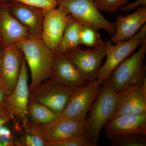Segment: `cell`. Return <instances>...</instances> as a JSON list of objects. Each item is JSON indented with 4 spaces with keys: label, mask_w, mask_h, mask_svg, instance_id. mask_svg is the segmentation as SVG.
<instances>
[{
    "label": "cell",
    "mask_w": 146,
    "mask_h": 146,
    "mask_svg": "<svg viewBox=\"0 0 146 146\" xmlns=\"http://www.w3.org/2000/svg\"><path fill=\"white\" fill-rule=\"evenodd\" d=\"M16 44L23 51L30 70L31 82L29 88L31 91L39 84L50 78L54 54L42 38H27Z\"/></svg>",
    "instance_id": "1"
},
{
    "label": "cell",
    "mask_w": 146,
    "mask_h": 146,
    "mask_svg": "<svg viewBox=\"0 0 146 146\" xmlns=\"http://www.w3.org/2000/svg\"><path fill=\"white\" fill-rule=\"evenodd\" d=\"M137 52L133 53L117 65L110 76L111 85L117 94L126 89L141 86L146 81L145 67L146 39L141 43Z\"/></svg>",
    "instance_id": "2"
},
{
    "label": "cell",
    "mask_w": 146,
    "mask_h": 146,
    "mask_svg": "<svg viewBox=\"0 0 146 146\" xmlns=\"http://www.w3.org/2000/svg\"><path fill=\"white\" fill-rule=\"evenodd\" d=\"M103 84L89 112L87 133L93 146L98 145L101 131L111 119L118 102V95L112 88L110 77Z\"/></svg>",
    "instance_id": "3"
},
{
    "label": "cell",
    "mask_w": 146,
    "mask_h": 146,
    "mask_svg": "<svg viewBox=\"0 0 146 146\" xmlns=\"http://www.w3.org/2000/svg\"><path fill=\"white\" fill-rule=\"evenodd\" d=\"M60 7L80 25L104 30L110 35L115 32V24L110 23L100 12L94 0H56Z\"/></svg>",
    "instance_id": "4"
},
{
    "label": "cell",
    "mask_w": 146,
    "mask_h": 146,
    "mask_svg": "<svg viewBox=\"0 0 146 146\" xmlns=\"http://www.w3.org/2000/svg\"><path fill=\"white\" fill-rule=\"evenodd\" d=\"M146 36V25L145 24L140 31L128 40L118 42L115 45L109 40L104 42L107 59L100 69L97 79L102 84H104L115 67L135 51Z\"/></svg>",
    "instance_id": "5"
},
{
    "label": "cell",
    "mask_w": 146,
    "mask_h": 146,
    "mask_svg": "<svg viewBox=\"0 0 146 146\" xmlns=\"http://www.w3.org/2000/svg\"><path fill=\"white\" fill-rule=\"evenodd\" d=\"M78 87H67L48 79L30 91L29 98L60 115Z\"/></svg>",
    "instance_id": "6"
},
{
    "label": "cell",
    "mask_w": 146,
    "mask_h": 146,
    "mask_svg": "<svg viewBox=\"0 0 146 146\" xmlns=\"http://www.w3.org/2000/svg\"><path fill=\"white\" fill-rule=\"evenodd\" d=\"M64 54L88 82L97 79L102 62L106 56L104 46L85 49L76 47Z\"/></svg>",
    "instance_id": "7"
},
{
    "label": "cell",
    "mask_w": 146,
    "mask_h": 146,
    "mask_svg": "<svg viewBox=\"0 0 146 146\" xmlns=\"http://www.w3.org/2000/svg\"><path fill=\"white\" fill-rule=\"evenodd\" d=\"M102 84L96 79L77 88L60 117L77 121L86 119L87 113L99 93Z\"/></svg>",
    "instance_id": "8"
},
{
    "label": "cell",
    "mask_w": 146,
    "mask_h": 146,
    "mask_svg": "<svg viewBox=\"0 0 146 146\" xmlns=\"http://www.w3.org/2000/svg\"><path fill=\"white\" fill-rule=\"evenodd\" d=\"M33 126L46 143L59 142L87 132L88 118L77 121L60 117L50 123Z\"/></svg>",
    "instance_id": "9"
},
{
    "label": "cell",
    "mask_w": 146,
    "mask_h": 146,
    "mask_svg": "<svg viewBox=\"0 0 146 146\" xmlns=\"http://www.w3.org/2000/svg\"><path fill=\"white\" fill-rule=\"evenodd\" d=\"M72 18L70 13L58 6L53 9L44 10L42 38L53 52L60 44Z\"/></svg>",
    "instance_id": "10"
},
{
    "label": "cell",
    "mask_w": 146,
    "mask_h": 146,
    "mask_svg": "<svg viewBox=\"0 0 146 146\" xmlns=\"http://www.w3.org/2000/svg\"><path fill=\"white\" fill-rule=\"evenodd\" d=\"M23 52L17 44L2 49L1 66V88L7 96L12 93L18 82Z\"/></svg>",
    "instance_id": "11"
},
{
    "label": "cell",
    "mask_w": 146,
    "mask_h": 146,
    "mask_svg": "<svg viewBox=\"0 0 146 146\" xmlns=\"http://www.w3.org/2000/svg\"><path fill=\"white\" fill-rule=\"evenodd\" d=\"M6 2L11 13L29 30L30 38H42L44 10L15 1Z\"/></svg>",
    "instance_id": "12"
},
{
    "label": "cell",
    "mask_w": 146,
    "mask_h": 146,
    "mask_svg": "<svg viewBox=\"0 0 146 146\" xmlns=\"http://www.w3.org/2000/svg\"><path fill=\"white\" fill-rule=\"evenodd\" d=\"M28 38L29 30L11 13L7 2L0 3V47L3 49Z\"/></svg>",
    "instance_id": "13"
},
{
    "label": "cell",
    "mask_w": 146,
    "mask_h": 146,
    "mask_svg": "<svg viewBox=\"0 0 146 146\" xmlns=\"http://www.w3.org/2000/svg\"><path fill=\"white\" fill-rule=\"evenodd\" d=\"M118 95L117 104L110 120L121 115L146 114V81L141 86L126 89Z\"/></svg>",
    "instance_id": "14"
},
{
    "label": "cell",
    "mask_w": 146,
    "mask_h": 146,
    "mask_svg": "<svg viewBox=\"0 0 146 146\" xmlns=\"http://www.w3.org/2000/svg\"><path fill=\"white\" fill-rule=\"evenodd\" d=\"M28 80V68L24 56L16 86L12 93L7 96L9 117L24 118L27 116V107L30 96Z\"/></svg>",
    "instance_id": "15"
},
{
    "label": "cell",
    "mask_w": 146,
    "mask_h": 146,
    "mask_svg": "<svg viewBox=\"0 0 146 146\" xmlns=\"http://www.w3.org/2000/svg\"><path fill=\"white\" fill-rule=\"evenodd\" d=\"M50 79L63 86L72 88L84 86L88 83L64 54L54 55Z\"/></svg>",
    "instance_id": "16"
},
{
    "label": "cell",
    "mask_w": 146,
    "mask_h": 146,
    "mask_svg": "<svg viewBox=\"0 0 146 146\" xmlns=\"http://www.w3.org/2000/svg\"><path fill=\"white\" fill-rule=\"evenodd\" d=\"M104 128L105 134L110 140L129 133L146 134V114L117 116L110 120Z\"/></svg>",
    "instance_id": "17"
},
{
    "label": "cell",
    "mask_w": 146,
    "mask_h": 146,
    "mask_svg": "<svg viewBox=\"0 0 146 146\" xmlns=\"http://www.w3.org/2000/svg\"><path fill=\"white\" fill-rule=\"evenodd\" d=\"M146 22V6L141 7L138 10L126 16H118L115 22V32L111 42H118L131 39L139 31Z\"/></svg>",
    "instance_id": "18"
},
{
    "label": "cell",
    "mask_w": 146,
    "mask_h": 146,
    "mask_svg": "<svg viewBox=\"0 0 146 146\" xmlns=\"http://www.w3.org/2000/svg\"><path fill=\"white\" fill-rule=\"evenodd\" d=\"M27 114L34 125L50 123L57 120L60 115L30 98L28 103Z\"/></svg>",
    "instance_id": "19"
},
{
    "label": "cell",
    "mask_w": 146,
    "mask_h": 146,
    "mask_svg": "<svg viewBox=\"0 0 146 146\" xmlns=\"http://www.w3.org/2000/svg\"><path fill=\"white\" fill-rule=\"evenodd\" d=\"M81 25L72 18L66 27L60 44L54 52V55L63 54L73 48L80 46L81 45L80 33Z\"/></svg>",
    "instance_id": "20"
},
{
    "label": "cell",
    "mask_w": 146,
    "mask_h": 146,
    "mask_svg": "<svg viewBox=\"0 0 146 146\" xmlns=\"http://www.w3.org/2000/svg\"><path fill=\"white\" fill-rule=\"evenodd\" d=\"M80 38L81 44L87 47L98 48L104 46L98 31L91 27L81 25Z\"/></svg>",
    "instance_id": "21"
},
{
    "label": "cell",
    "mask_w": 146,
    "mask_h": 146,
    "mask_svg": "<svg viewBox=\"0 0 146 146\" xmlns=\"http://www.w3.org/2000/svg\"><path fill=\"white\" fill-rule=\"evenodd\" d=\"M110 140L112 146H146V134L143 133H129Z\"/></svg>",
    "instance_id": "22"
},
{
    "label": "cell",
    "mask_w": 146,
    "mask_h": 146,
    "mask_svg": "<svg viewBox=\"0 0 146 146\" xmlns=\"http://www.w3.org/2000/svg\"><path fill=\"white\" fill-rule=\"evenodd\" d=\"M46 146H93L87 132L64 141L47 143Z\"/></svg>",
    "instance_id": "23"
},
{
    "label": "cell",
    "mask_w": 146,
    "mask_h": 146,
    "mask_svg": "<svg viewBox=\"0 0 146 146\" xmlns=\"http://www.w3.org/2000/svg\"><path fill=\"white\" fill-rule=\"evenodd\" d=\"M99 11L113 13L125 5L129 0H94Z\"/></svg>",
    "instance_id": "24"
},
{
    "label": "cell",
    "mask_w": 146,
    "mask_h": 146,
    "mask_svg": "<svg viewBox=\"0 0 146 146\" xmlns=\"http://www.w3.org/2000/svg\"><path fill=\"white\" fill-rule=\"evenodd\" d=\"M15 1L32 6L42 8L44 10H49L58 7L56 0H4V1Z\"/></svg>",
    "instance_id": "25"
},
{
    "label": "cell",
    "mask_w": 146,
    "mask_h": 146,
    "mask_svg": "<svg viewBox=\"0 0 146 146\" xmlns=\"http://www.w3.org/2000/svg\"><path fill=\"white\" fill-rule=\"evenodd\" d=\"M31 133H28L23 141V146H46V141L33 126Z\"/></svg>",
    "instance_id": "26"
},
{
    "label": "cell",
    "mask_w": 146,
    "mask_h": 146,
    "mask_svg": "<svg viewBox=\"0 0 146 146\" xmlns=\"http://www.w3.org/2000/svg\"><path fill=\"white\" fill-rule=\"evenodd\" d=\"M8 117H0V146H12L11 131L5 125L8 121Z\"/></svg>",
    "instance_id": "27"
},
{
    "label": "cell",
    "mask_w": 146,
    "mask_h": 146,
    "mask_svg": "<svg viewBox=\"0 0 146 146\" xmlns=\"http://www.w3.org/2000/svg\"><path fill=\"white\" fill-rule=\"evenodd\" d=\"M9 117L7 96L0 88V117Z\"/></svg>",
    "instance_id": "28"
},
{
    "label": "cell",
    "mask_w": 146,
    "mask_h": 146,
    "mask_svg": "<svg viewBox=\"0 0 146 146\" xmlns=\"http://www.w3.org/2000/svg\"><path fill=\"white\" fill-rule=\"evenodd\" d=\"M146 6V0H136L132 3H127L125 5L120 9L121 11L127 12L136 9L139 7Z\"/></svg>",
    "instance_id": "29"
},
{
    "label": "cell",
    "mask_w": 146,
    "mask_h": 146,
    "mask_svg": "<svg viewBox=\"0 0 146 146\" xmlns=\"http://www.w3.org/2000/svg\"><path fill=\"white\" fill-rule=\"evenodd\" d=\"M2 52V48L0 47V88H1V62Z\"/></svg>",
    "instance_id": "30"
},
{
    "label": "cell",
    "mask_w": 146,
    "mask_h": 146,
    "mask_svg": "<svg viewBox=\"0 0 146 146\" xmlns=\"http://www.w3.org/2000/svg\"><path fill=\"white\" fill-rule=\"evenodd\" d=\"M4 1V0H0V3L3 2Z\"/></svg>",
    "instance_id": "31"
}]
</instances>
